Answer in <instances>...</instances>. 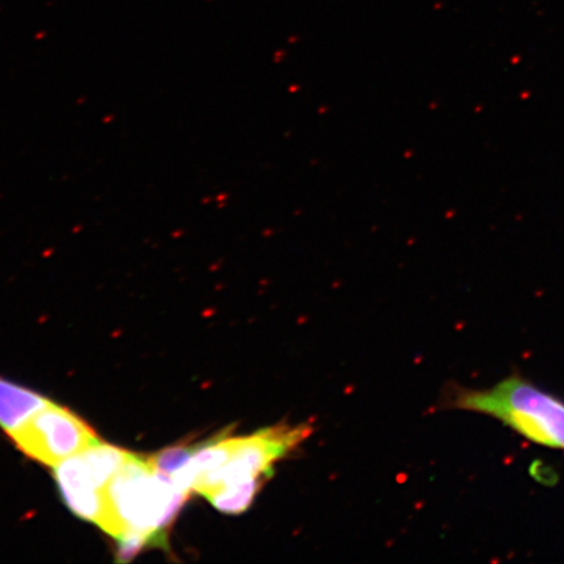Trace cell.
Returning a JSON list of instances; mask_svg holds the SVG:
<instances>
[{
	"mask_svg": "<svg viewBox=\"0 0 564 564\" xmlns=\"http://www.w3.org/2000/svg\"><path fill=\"white\" fill-rule=\"evenodd\" d=\"M188 497L154 470L148 457L130 454L106 486L102 531L117 540L127 534L145 535L153 546L166 547L167 529Z\"/></svg>",
	"mask_w": 564,
	"mask_h": 564,
	"instance_id": "7a4b0ae2",
	"label": "cell"
},
{
	"mask_svg": "<svg viewBox=\"0 0 564 564\" xmlns=\"http://www.w3.org/2000/svg\"><path fill=\"white\" fill-rule=\"evenodd\" d=\"M53 401L0 378V429L11 435Z\"/></svg>",
	"mask_w": 564,
	"mask_h": 564,
	"instance_id": "8992f818",
	"label": "cell"
},
{
	"mask_svg": "<svg viewBox=\"0 0 564 564\" xmlns=\"http://www.w3.org/2000/svg\"><path fill=\"white\" fill-rule=\"evenodd\" d=\"M10 438L21 453L52 468L100 442L86 421L54 403L35 414Z\"/></svg>",
	"mask_w": 564,
	"mask_h": 564,
	"instance_id": "277c9868",
	"label": "cell"
},
{
	"mask_svg": "<svg viewBox=\"0 0 564 564\" xmlns=\"http://www.w3.org/2000/svg\"><path fill=\"white\" fill-rule=\"evenodd\" d=\"M197 444H180V446L169 447L160 453L148 457L154 470L169 479L174 478L192 463Z\"/></svg>",
	"mask_w": 564,
	"mask_h": 564,
	"instance_id": "ba28073f",
	"label": "cell"
},
{
	"mask_svg": "<svg viewBox=\"0 0 564 564\" xmlns=\"http://www.w3.org/2000/svg\"><path fill=\"white\" fill-rule=\"evenodd\" d=\"M130 454L127 451L110 446V444L100 441L95 443L94 446L84 449L80 455L84 462L87 463L91 477H94L98 488L105 490L111 478L122 468Z\"/></svg>",
	"mask_w": 564,
	"mask_h": 564,
	"instance_id": "52a82bcc",
	"label": "cell"
},
{
	"mask_svg": "<svg viewBox=\"0 0 564 564\" xmlns=\"http://www.w3.org/2000/svg\"><path fill=\"white\" fill-rule=\"evenodd\" d=\"M312 434V429L274 426L239 438H217L218 465L194 484L193 491L216 510L238 514L250 509L273 465L292 453Z\"/></svg>",
	"mask_w": 564,
	"mask_h": 564,
	"instance_id": "6da1fadb",
	"label": "cell"
},
{
	"mask_svg": "<svg viewBox=\"0 0 564 564\" xmlns=\"http://www.w3.org/2000/svg\"><path fill=\"white\" fill-rule=\"evenodd\" d=\"M453 406L488 415L535 446L564 453V399L521 373L485 390L458 388Z\"/></svg>",
	"mask_w": 564,
	"mask_h": 564,
	"instance_id": "3957f363",
	"label": "cell"
},
{
	"mask_svg": "<svg viewBox=\"0 0 564 564\" xmlns=\"http://www.w3.org/2000/svg\"><path fill=\"white\" fill-rule=\"evenodd\" d=\"M54 478L68 509L76 517L102 529L106 520L105 490L96 485L83 456L79 454L56 465Z\"/></svg>",
	"mask_w": 564,
	"mask_h": 564,
	"instance_id": "5b68a950",
	"label": "cell"
}]
</instances>
